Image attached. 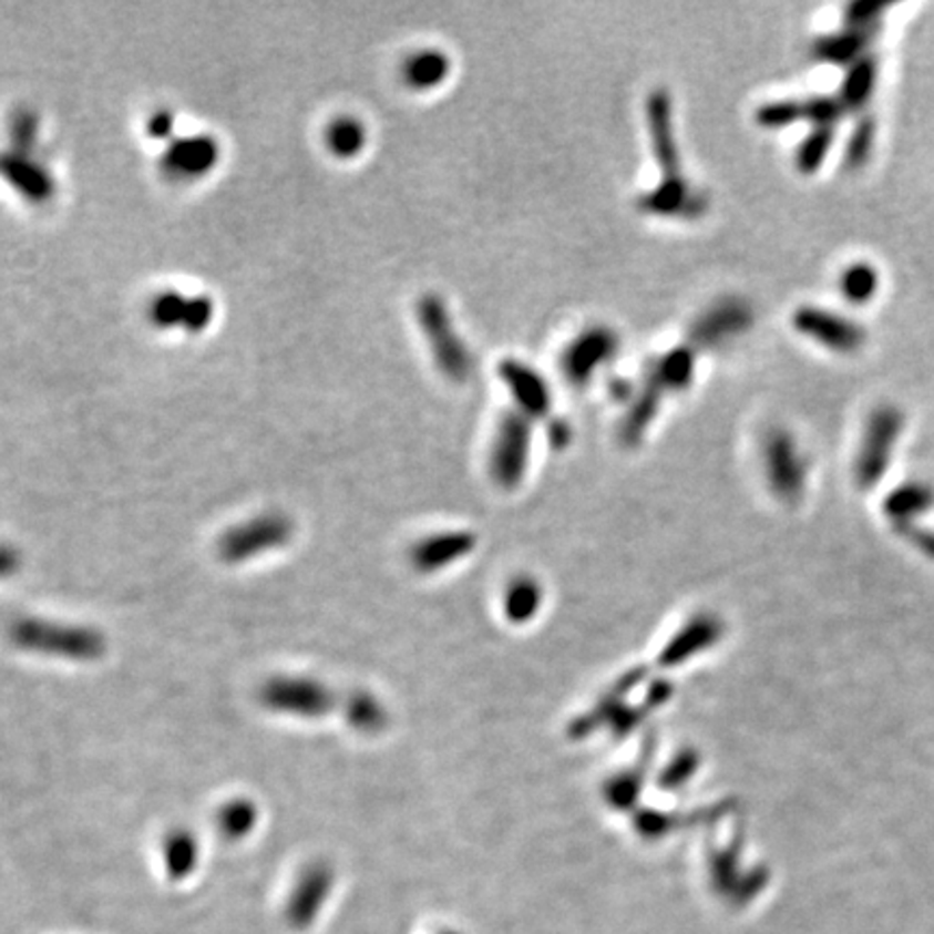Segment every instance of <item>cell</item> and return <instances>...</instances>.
<instances>
[{"label": "cell", "mask_w": 934, "mask_h": 934, "mask_svg": "<svg viewBox=\"0 0 934 934\" xmlns=\"http://www.w3.org/2000/svg\"><path fill=\"white\" fill-rule=\"evenodd\" d=\"M9 640L29 654L72 663H95L106 654V636L91 625L22 617L9 625Z\"/></svg>", "instance_id": "1"}, {"label": "cell", "mask_w": 934, "mask_h": 934, "mask_svg": "<svg viewBox=\"0 0 934 934\" xmlns=\"http://www.w3.org/2000/svg\"><path fill=\"white\" fill-rule=\"evenodd\" d=\"M292 534L295 524L288 515L263 513L223 533L217 543V554L227 565H240L288 545Z\"/></svg>", "instance_id": "2"}, {"label": "cell", "mask_w": 934, "mask_h": 934, "mask_svg": "<svg viewBox=\"0 0 934 934\" xmlns=\"http://www.w3.org/2000/svg\"><path fill=\"white\" fill-rule=\"evenodd\" d=\"M418 318L438 368L456 383L465 381L472 372V356L454 331V322L445 310L444 301L438 295L422 297L418 306Z\"/></svg>", "instance_id": "3"}, {"label": "cell", "mask_w": 934, "mask_h": 934, "mask_svg": "<svg viewBox=\"0 0 934 934\" xmlns=\"http://www.w3.org/2000/svg\"><path fill=\"white\" fill-rule=\"evenodd\" d=\"M260 704L268 712L320 718L336 706L333 692L311 677L277 675L265 681L260 688Z\"/></svg>", "instance_id": "4"}, {"label": "cell", "mask_w": 934, "mask_h": 934, "mask_svg": "<svg viewBox=\"0 0 934 934\" xmlns=\"http://www.w3.org/2000/svg\"><path fill=\"white\" fill-rule=\"evenodd\" d=\"M794 329L835 353H854L865 342V331L854 320L822 308H801L792 316Z\"/></svg>", "instance_id": "5"}, {"label": "cell", "mask_w": 934, "mask_h": 934, "mask_svg": "<svg viewBox=\"0 0 934 934\" xmlns=\"http://www.w3.org/2000/svg\"><path fill=\"white\" fill-rule=\"evenodd\" d=\"M528 450H531L528 418L522 411H509L500 420L497 438L493 444V459H491L493 474L502 485L513 487L522 479L526 470V461H528Z\"/></svg>", "instance_id": "6"}, {"label": "cell", "mask_w": 934, "mask_h": 934, "mask_svg": "<svg viewBox=\"0 0 934 934\" xmlns=\"http://www.w3.org/2000/svg\"><path fill=\"white\" fill-rule=\"evenodd\" d=\"M619 349V338L608 327L584 329L578 338L565 349L561 368L572 386H584L597 372L599 366L610 361Z\"/></svg>", "instance_id": "7"}, {"label": "cell", "mask_w": 934, "mask_h": 934, "mask_svg": "<svg viewBox=\"0 0 934 934\" xmlns=\"http://www.w3.org/2000/svg\"><path fill=\"white\" fill-rule=\"evenodd\" d=\"M638 208L656 217L697 219L708 211V197L695 191L686 179H660L658 186L640 195Z\"/></svg>", "instance_id": "8"}, {"label": "cell", "mask_w": 934, "mask_h": 934, "mask_svg": "<svg viewBox=\"0 0 934 934\" xmlns=\"http://www.w3.org/2000/svg\"><path fill=\"white\" fill-rule=\"evenodd\" d=\"M647 126L654 147V158L663 172V179H681L679 147L673 129V111L667 91H654L647 100Z\"/></svg>", "instance_id": "9"}, {"label": "cell", "mask_w": 934, "mask_h": 934, "mask_svg": "<svg viewBox=\"0 0 934 934\" xmlns=\"http://www.w3.org/2000/svg\"><path fill=\"white\" fill-rule=\"evenodd\" d=\"M497 374L526 418H541L550 411V388L545 379L528 363L517 359H504L497 366Z\"/></svg>", "instance_id": "10"}, {"label": "cell", "mask_w": 934, "mask_h": 934, "mask_svg": "<svg viewBox=\"0 0 934 934\" xmlns=\"http://www.w3.org/2000/svg\"><path fill=\"white\" fill-rule=\"evenodd\" d=\"M751 320H753V311L745 301L725 299L697 318L690 331V338L699 347L718 345L722 340H729L742 333L751 325Z\"/></svg>", "instance_id": "11"}, {"label": "cell", "mask_w": 934, "mask_h": 934, "mask_svg": "<svg viewBox=\"0 0 934 934\" xmlns=\"http://www.w3.org/2000/svg\"><path fill=\"white\" fill-rule=\"evenodd\" d=\"M331 885H333V872L329 865L311 863L310 868H306V872L299 876V883L288 900V909H286L288 922L297 928L310 926L316 913L325 904V897L331 891Z\"/></svg>", "instance_id": "12"}, {"label": "cell", "mask_w": 934, "mask_h": 934, "mask_svg": "<svg viewBox=\"0 0 934 934\" xmlns=\"http://www.w3.org/2000/svg\"><path fill=\"white\" fill-rule=\"evenodd\" d=\"M450 74V59L442 50L429 48L409 54L402 63V81L415 91L440 88Z\"/></svg>", "instance_id": "13"}, {"label": "cell", "mask_w": 934, "mask_h": 934, "mask_svg": "<svg viewBox=\"0 0 934 934\" xmlns=\"http://www.w3.org/2000/svg\"><path fill=\"white\" fill-rule=\"evenodd\" d=\"M215 161H217V147L206 136L186 138L182 143L172 145L170 152H167L170 172H174L176 176H182V178L202 176L204 172H208L215 165Z\"/></svg>", "instance_id": "14"}, {"label": "cell", "mask_w": 934, "mask_h": 934, "mask_svg": "<svg viewBox=\"0 0 934 934\" xmlns=\"http://www.w3.org/2000/svg\"><path fill=\"white\" fill-rule=\"evenodd\" d=\"M872 33H874V27H865V29L845 27L842 33L820 38L813 44V54L815 59L827 61V63H854L856 59H861L859 54L872 42L874 38Z\"/></svg>", "instance_id": "15"}, {"label": "cell", "mask_w": 934, "mask_h": 934, "mask_svg": "<svg viewBox=\"0 0 934 934\" xmlns=\"http://www.w3.org/2000/svg\"><path fill=\"white\" fill-rule=\"evenodd\" d=\"M665 390H663V386L656 381V377L647 370V374H645V381H643V388H640V394L636 397V401L632 404V409H629V413H627V418H625V424H623V438L627 440V442H636L640 435H643V431L649 427V422L656 418V413H658V409H660V402L665 399Z\"/></svg>", "instance_id": "16"}, {"label": "cell", "mask_w": 934, "mask_h": 934, "mask_svg": "<svg viewBox=\"0 0 934 934\" xmlns=\"http://www.w3.org/2000/svg\"><path fill=\"white\" fill-rule=\"evenodd\" d=\"M649 372L665 392H681L695 379V349L677 347L649 366Z\"/></svg>", "instance_id": "17"}, {"label": "cell", "mask_w": 934, "mask_h": 934, "mask_svg": "<svg viewBox=\"0 0 934 934\" xmlns=\"http://www.w3.org/2000/svg\"><path fill=\"white\" fill-rule=\"evenodd\" d=\"M163 859H165V870L170 879L174 881L186 879L188 874H193L199 859L197 838L188 829L172 831L163 842Z\"/></svg>", "instance_id": "18"}, {"label": "cell", "mask_w": 934, "mask_h": 934, "mask_svg": "<svg viewBox=\"0 0 934 934\" xmlns=\"http://www.w3.org/2000/svg\"><path fill=\"white\" fill-rule=\"evenodd\" d=\"M876 61L872 57H861L850 65L840 93V102L845 111L861 109L872 97L876 88Z\"/></svg>", "instance_id": "19"}, {"label": "cell", "mask_w": 934, "mask_h": 934, "mask_svg": "<svg viewBox=\"0 0 934 934\" xmlns=\"http://www.w3.org/2000/svg\"><path fill=\"white\" fill-rule=\"evenodd\" d=\"M260 820L256 802L249 799H234L225 802L217 813V827L223 838L236 842L247 838Z\"/></svg>", "instance_id": "20"}, {"label": "cell", "mask_w": 934, "mask_h": 934, "mask_svg": "<svg viewBox=\"0 0 934 934\" xmlns=\"http://www.w3.org/2000/svg\"><path fill=\"white\" fill-rule=\"evenodd\" d=\"M879 286H881L879 273L868 263H854V265L845 267L842 270V277H840L842 297L854 306L870 304L876 297Z\"/></svg>", "instance_id": "21"}, {"label": "cell", "mask_w": 934, "mask_h": 934, "mask_svg": "<svg viewBox=\"0 0 934 934\" xmlns=\"http://www.w3.org/2000/svg\"><path fill=\"white\" fill-rule=\"evenodd\" d=\"M327 145L340 158H353L366 145V129L356 117H338L327 129Z\"/></svg>", "instance_id": "22"}, {"label": "cell", "mask_w": 934, "mask_h": 934, "mask_svg": "<svg viewBox=\"0 0 934 934\" xmlns=\"http://www.w3.org/2000/svg\"><path fill=\"white\" fill-rule=\"evenodd\" d=\"M833 134H835L833 126H815L813 133L802 141L797 152V165L802 174H811L824 163L833 145Z\"/></svg>", "instance_id": "23"}, {"label": "cell", "mask_w": 934, "mask_h": 934, "mask_svg": "<svg viewBox=\"0 0 934 934\" xmlns=\"http://www.w3.org/2000/svg\"><path fill=\"white\" fill-rule=\"evenodd\" d=\"M756 120L761 129H770V131L788 129V126L797 124L799 120H804L802 102L801 100L768 102V104L759 106V111L756 113Z\"/></svg>", "instance_id": "24"}, {"label": "cell", "mask_w": 934, "mask_h": 934, "mask_svg": "<svg viewBox=\"0 0 934 934\" xmlns=\"http://www.w3.org/2000/svg\"><path fill=\"white\" fill-rule=\"evenodd\" d=\"M347 716H349V722L356 729L366 731V733L381 729L383 718H386L383 708L370 695H363V692L353 695L349 699V704H347Z\"/></svg>", "instance_id": "25"}, {"label": "cell", "mask_w": 934, "mask_h": 934, "mask_svg": "<svg viewBox=\"0 0 934 934\" xmlns=\"http://www.w3.org/2000/svg\"><path fill=\"white\" fill-rule=\"evenodd\" d=\"M872 145H874V124L872 120H863L848 138L844 152L845 165L850 170H859L868 161Z\"/></svg>", "instance_id": "26"}, {"label": "cell", "mask_w": 934, "mask_h": 934, "mask_svg": "<svg viewBox=\"0 0 934 934\" xmlns=\"http://www.w3.org/2000/svg\"><path fill=\"white\" fill-rule=\"evenodd\" d=\"M802 111H804V120L813 122L815 126H835L845 109L840 97L835 100V97L820 95V97L802 100Z\"/></svg>", "instance_id": "27"}, {"label": "cell", "mask_w": 934, "mask_h": 934, "mask_svg": "<svg viewBox=\"0 0 934 934\" xmlns=\"http://www.w3.org/2000/svg\"><path fill=\"white\" fill-rule=\"evenodd\" d=\"M22 567V554L9 543H0V579L11 578Z\"/></svg>", "instance_id": "28"}, {"label": "cell", "mask_w": 934, "mask_h": 934, "mask_svg": "<svg viewBox=\"0 0 934 934\" xmlns=\"http://www.w3.org/2000/svg\"><path fill=\"white\" fill-rule=\"evenodd\" d=\"M625 381V379H623ZM622 379H617L615 383H613V397L617 399V401H625V399H629L632 397V386L629 383H623Z\"/></svg>", "instance_id": "29"}]
</instances>
